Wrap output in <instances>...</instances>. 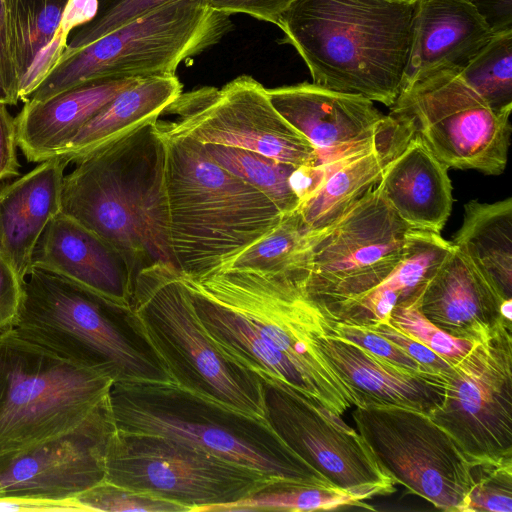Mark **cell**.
Segmentation results:
<instances>
[{
	"label": "cell",
	"instance_id": "obj_1",
	"mask_svg": "<svg viewBox=\"0 0 512 512\" xmlns=\"http://www.w3.org/2000/svg\"><path fill=\"white\" fill-rule=\"evenodd\" d=\"M183 281L207 336L228 360L336 416L358 406L317 346L330 317L307 295L299 271L224 268Z\"/></svg>",
	"mask_w": 512,
	"mask_h": 512
},
{
	"label": "cell",
	"instance_id": "obj_2",
	"mask_svg": "<svg viewBox=\"0 0 512 512\" xmlns=\"http://www.w3.org/2000/svg\"><path fill=\"white\" fill-rule=\"evenodd\" d=\"M61 213L114 248L133 283L150 266L176 267L169 242L165 143L157 123L76 162L63 178Z\"/></svg>",
	"mask_w": 512,
	"mask_h": 512
},
{
	"label": "cell",
	"instance_id": "obj_3",
	"mask_svg": "<svg viewBox=\"0 0 512 512\" xmlns=\"http://www.w3.org/2000/svg\"><path fill=\"white\" fill-rule=\"evenodd\" d=\"M416 0H291L278 27L313 84L387 107L401 92Z\"/></svg>",
	"mask_w": 512,
	"mask_h": 512
},
{
	"label": "cell",
	"instance_id": "obj_4",
	"mask_svg": "<svg viewBox=\"0 0 512 512\" xmlns=\"http://www.w3.org/2000/svg\"><path fill=\"white\" fill-rule=\"evenodd\" d=\"M156 123L165 143L171 253L183 276L200 278L271 233L283 214L262 192L214 162L202 143Z\"/></svg>",
	"mask_w": 512,
	"mask_h": 512
},
{
	"label": "cell",
	"instance_id": "obj_5",
	"mask_svg": "<svg viewBox=\"0 0 512 512\" xmlns=\"http://www.w3.org/2000/svg\"><path fill=\"white\" fill-rule=\"evenodd\" d=\"M124 321L171 382L203 400L269 424L263 380L212 344L176 267L156 264L136 275Z\"/></svg>",
	"mask_w": 512,
	"mask_h": 512
},
{
	"label": "cell",
	"instance_id": "obj_6",
	"mask_svg": "<svg viewBox=\"0 0 512 512\" xmlns=\"http://www.w3.org/2000/svg\"><path fill=\"white\" fill-rule=\"evenodd\" d=\"M109 405L119 431L180 440L281 481L330 483L270 424L203 400L173 382H114Z\"/></svg>",
	"mask_w": 512,
	"mask_h": 512
},
{
	"label": "cell",
	"instance_id": "obj_7",
	"mask_svg": "<svg viewBox=\"0 0 512 512\" xmlns=\"http://www.w3.org/2000/svg\"><path fill=\"white\" fill-rule=\"evenodd\" d=\"M127 310L66 277L31 267L12 328L114 382L170 381L149 351L129 337L124 321Z\"/></svg>",
	"mask_w": 512,
	"mask_h": 512
},
{
	"label": "cell",
	"instance_id": "obj_8",
	"mask_svg": "<svg viewBox=\"0 0 512 512\" xmlns=\"http://www.w3.org/2000/svg\"><path fill=\"white\" fill-rule=\"evenodd\" d=\"M230 29V15L204 0L167 2L59 59L27 101H43L89 81L174 75L183 61Z\"/></svg>",
	"mask_w": 512,
	"mask_h": 512
},
{
	"label": "cell",
	"instance_id": "obj_9",
	"mask_svg": "<svg viewBox=\"0 0 512 512\" xmlns=\"http://www.w3.org/2000/svg\"><path fill=\"white\" fill-rule=\"evenodd\" d=\"M114 380L20 336L0 333V456L34 446L83 422Z\"/></svg>",
	"mask_w": 512,
	"mask_h": 512
},
{
	"label": "cell",
	"instance_id": "obj_10",
	"mask_svg": "<svg viewBox=\"0 0 512 512\" xmlns=\"http://www.w3.org/2000/svg\"><path fill=\"white\" fill-rule=\"evenodd\" d=\"M412 230L377 185L331 224L305 232L301 281L307 295L337 320L395 269Z\"/></svg>",
	"mask_w": 512,
	"mask_h": 512
},
{
	"label": "cell",
	"instance_id": "obj_11",
	"mask_svg": "<svg viewBox=\"0 0 512 512\" xmlns=\"http://www.w3.org/2000/svg\"><path fill=\"white\" fill-rule=\"evenodd\" d=\"M105 471L104 481L176 502L189 512H208L286 482L180 440L117 429Z\"/></svg>",
	"mask_w": 512,
	"mask_h": 512
},
{
	"label": "cell",
	"instance_id": "obj_12",
	"mask_svg": "<svg viewBox=\"0 0 512 512\" xmlns=\"http://www.w3.org/2000/svg\"><path fill=\"white\" fill-rule=\"evenodd\" d=\"M389 116L419 136L448 168L504 172L511 112L492 109L455 69L432 72L405 89Z\"/></svg>",
	"mask_w": 512,
	"mask_h": 512
},
{
	"label": "cell",
	"instance_id": "obj_13",
	"mask_svg": "<svg viewBox=\"0 0 512 512\" xmlns=\"http://www.w3.org/2000/svg\"><path fill=\"white\" fill-rule=\"evenodd\" d=\"M357 431L383 470L443 511L466 512L471 459L427 413L398 406L356 407Z\"/></svg>",
	"mask_w": 512,
	"mask_h": 512
},
{
	"label": "cell",
	"instance_id": "obj_14",
	"mask_svg": "<svg viewBox=\"0 0 512 512\" xmlns=\"http://www.w3.org/2000/svg\"><path fill=\"white\" fill-rule=\"evenodd\" d=\"M164 114L176 116L159 120L165 130L202 144L245 149L295 167L319 163L315 147L274 108L267 89L247 75L220 89L182 92Z\"/></svg>",
	"mask_w": 512,
	"mask_h": 512
},
{
	"label": "cell",
	"instance_id": "obj_15",
	"mask_svg": "<svg viewBox=\"0 0 512 512\" xmlns=\"http://www.w3.org/2000/svg\"><path fill=\"white\" fill-rule=\"evenodd\" d=\"M428 415L472 459L512 457V322H501L444 375Z\"/></svg>",
	"mask_w": 512,
	"mask_h": 512
},
{
	"label": "cell",
	"instance_id": "obj_16",
	"mask_svg": "<svg viewBox=\"0 0 512 512\" xmlns=\"http://www.w3.org/2000/svg\"><path fill=\"white\" fill-rule=\"evenodd\" d=\"M263 384L270 426L322 477L365 501L396 491L359 432L292 388Z\"/></svg>",
	"mask_w": 512,
	"mask_h": 512
},
{
	"label": "cell",
	"instance_id": "obj_17",
	"mask_svg": "<svg viewBox=\"0 0 512 512\" xmlns=\"http://www.w3.org/2000/svg\"><path fill=\"white\" fill-rule=\"evenodd\" d=\"M116 427L109 395L73 429L0 456V498L71 501L105 480Z\"/></svg>",
	"mask_w": 512,
	"mask_h": 512
},
{
	"label": "cell",
	"instance_id": "obj_18",
	"mask_svg": "<svg viewBox=\"0 0 512 512\" xmlns=\"http://www.w3.org/2000/svg\"><path fill=\"white\" fill-rule=\"evenodd\" d=\"M267 94L279 114L315 147L319 163L339 161L413 134L359 95L307 82L270 88Z\"/></svg>",
	"mask_w": 512,
	"mask_h": 512
},
{
	"label": "cell",
	"instance_id": "obj_19",
	"mask_svg": "<svg viewBox=\"0 0 512 512\" xmlns=\"http://www.w3.org/2000/svg\"><path fill=\"white\" fill-rule=\"evenodd\" d=\"M317 346L358 400L357 407L398 406L429 414L443 401L442 374L398 367L328 331L317 339Z\"/></svg>",
	"mask_w": 512,
	"mask_h": 512
},
{
	"label": "cell",
	"instance_id": "obj_20",
	"mask_svg": "<svg viewBox=\"0 0 512 512\" xmlns=\"http://www.w3.org/2000/svg\"><path fill=\"white\" fill-rule=\"evenodd\" d=\"M494 35L472 0H416L401 91L432 72L463 68Z\"/></svg>",
	"mask_w": 512,
	"mask_h": 512
},
{
	"label": "cell",
	"instance_id": "obj_21",
	"mask_svg": "<svg viewBox=\"0 0 512 512\" xmlns=\"http://www.w3.org/2000/svg\"><path fill=\"white\" fill-rule=\"evenodd\" d=\"M504 301L454 245L414 300L435 326L474 342L508 321L501 314Z\"/></svg>",
	"mask_w": 512,
	"mask_h": 512
},
{
	"label": "cell",
	"instance_id": "obj_22",
	"mask_svg": "<svg viewBox=\"0 0 512 512\" xmlns=\"http://www.w3.org/2000/svg\"><path fill=\"white\" fill-rule=\"evenodd\" d=\"M31 267L66 277L124 309L130 307L133 279L122 256L61 212L49 222L38 240Z\"/></svg>",
	"mask_w": 512,
	"mask_h": 512
},
{
	"label": "cell",
	"instance_id": "obj_23",
	"mask_svg": "<svg viewBox=\"0 0 512 512\" xmlns=\"http://www.w3.org/2000/svg\"><path fill=\"white\" fill-rule=\"evenodd\" d=\"M68 164L54 157L16 180L0 184V252L23 281L38 240L61 212L62 184Z\"/></svg>",
	"mask_w": 512,
	"mask_h": 512
},
{
	"label": "cell",
	"instance_id": "obj_24",
	"mask_svg": "<svg viewBox=\"0 0 512 512\" xmlns=\"http://www.w3.org/2000/svg\"><path fill=\"white\" fill-rule=\"evenodd\" d=\"M138 79L84 82L43 101H26L15 118L18 148L28 162L57 157L78 131Z\"/></svg>",
	"mask_w": 512,
	"mask_h": 512
},
{
	"label": "cell",
	"instance_id": "obj_25",
	"mask_svg": "<svg viewBox=\"0 0 512 512\" xmlns=\"http://www.w3.org/2000/svg\"><path fill=\"white\" fill-rule=\"evenodd\" d=\"M448 169L413 134L386 164L378 186L409 227L440 234L453 205Z\"/></svg>",
	"mask_w": 512,
	"mask_h": 512
},
{
	"label": "cell",
	"instance_id": "obj_26",
	"mask_svg": "<svg viewBox=\"0 0 512 512\" xmlns=\"http://www.w3.org/2000/svg\"><path fill=\"white\" fill-rule=\"evenodd\" d=\"M67 2L7 0L9 50L23 102L61 58L77 27L63 13Z\"/></svg>",
	"mask_w": 512,
	"mask_h": 512
},
{
	"label": "cell",
	"instance_id": "obj_27",
	"mask_svg": "<svg viewBox=\"0 0 512 512\" xmlns=\"http://www.w3.org/2000/svg\"><path fill=\"white\" fill-rule=\"evenodd\" d=\"M181 93L176 74L138 79L94 115L57 157L75 164L137 128L156 122Z\"/></svg>",
	"mask_w": 512,
	"mask_h": 512
},
{
	"label": "cell",
	"instance_id": "obj_28",
	"mask_svg": "<svg viewBox=\"0 0 512 512\" xmlns=\"http://www.w3.org/2000/svg\"><path fill=\"white\" fill-rule=\"evenodd\" d=\"M505 299H512V198L464 205L451 242Z\"/></svg>",
	"mask_w": 512,
	"mask_h": 512
},
{
	"label": "cell",
	"instance_id": "obj_29",
	"mask_svg": "<svg viewBox=\"0 0 512 512\" xmlns=\"http://www.w3.org/2000/svg\"><path fill=\"white\" fill-rule=\"evenodd\" d=\"M411 136L342 160L320 189L297 209L304 232L331 224L376 187L386 164Z\"/></svg>",
	"mask_w": 512,
	"mask_h": 512
},
{
	"label": "cell",
	"instance_id": "obj_30",
	"mask_svg": "<svg viewBox=\"0 0 512 512\" xmlns=\"http://www.w3.org/2000/svg\"><path fill=\"white\" fill-rule=\"evenodd\" d=\"M375 510L357 495L329 483L279 482L208 512Z\"/></svg>",
	"mask_w": 512,
	"mask_h": 512
},
{
	"label": "cell",
	"instance_id": "obj_31",
	"mask_svg": "<svg viewBox=\"0 0 512 512\" xmlns=\"http://www.w3.org/2000/svg\"><path fill=\"white\" fill-rule=\"evenodd\" d=\"M203 145L214 162L262 192L283 215L297 211L300 202L290 185L295 166L245 149Z\"/></svg>",
	"mask_w": 512,
	"mask_h": 512
},
{
	"label": "cell",
	"instance_id": "obj_32",
	"mask_svg": "<svg viewBox=\"0 0 512 512\" xmlns=\"http://www.w3.org/2000/svg\"><path fill=\"white\" fill-rule=\"evenodd\" d=\"M459 76L492 109L512 111V29L497 32Z\"/></svg>",
	"mask_w": 512,
	"mask_h": 512
},
{
	"label": "cell",
	"instance_id": "obj_33",
	"mask_svg": "<svg viewBox=\"0 0 512 512\" xmlns=\"http://www.w3.org/2000/svg\"><path fill=\"white\" fill-rule=\"evenodd\" d=\"M304 234L297 211L285 214L271 233L240 253L221 269L266 273L294 271L302 264Z\"/></svg>",
	"mask_w": 512,
	"mask_h": 512
},
{
	"label": "cell",
	"instance_id": "obj_34",
	"mask_svg": "<svg viewBox=\"0 0 512 512\" xmlns=\"http://www.w3.org/2000/svg\"><path fill=\"white\" fill-rule=\"evenodd\" d=\"M466 512L512 511V457L472 459Z\"/></svg>",
	"mask_w": 512,
	"mask_h": 512
},
{
	"label": "cell",
	"instance_id": "obj_35",
	"mask_svg": "<svg viewBox=\"0 0 512 512\" xmlns=\"http://www.w3.org/2000/svg\"><path fill=\"white\" fill-rule=\"evenodd\" d=\"M387 320L398 330L424 344L453 365L476 343L451 336L435 326L418 310L414 301L396 305Z\"/></svg>",
	"mask_w": 512,
	"mask_h": 512
},
{
	"label": "cell",
	"instance_id": "obj_36",
	"mask_svg": "<svg viewBox=\"0 0 512 512\" xmlns=\"http://www.w3.org/2000/svg\"><path fill=\"white\" fill-rule=\"evenodd\" d=\"M173 0H98L95 17L74 29L61 57L92 43L149 11Z\"/></svg>",
	"mask_w": 512,
	"mask_h": 512
},
{
	"label": "cell",
	"instance_id": "obj_37",
	"mask_svg": "<svg viewBox=\"0 0 512 512\" xmlns=\"http://www.w3.org/2000/svg\"><path fill=\"white\" fill-rule=\"evenodd\" d=\"M75 501L84 511L189 512L187 507L176 502L107 481L84 491Z\"/></svg>",
	"mask_w": 512,
	"mask_h": 512
},
{
	"label": "cell",
	"instance_id": "obj_38",
	"mask_svg": "<svg viewBox=\"0 0 512 512\" xmlns=\"http://www.w3.org/2000/svg\"><path fill=\"white\" fill-rule=\"evenodd\" d=\"M327 331L354 342L375 356L398 367L414 372H431L396 344L366 326L346 324L329 318Z\"/></svg>",
	"mask_w": 512,
	"mask_h": 512
},
{
	"label": "cell",
	"instance_id": "obj_39",
	"mask_svg": "<svg viewBox=\"0 0 512 512\" xmlns=\"http://www.w3.org/2000/svg\"><path fill=\"white\" fill-rule=\"evenodd\" d=\"M363 326L372 329L396 344L410 357L433 373L445 375L449 373L453 367V364L433 352L424 344L398 330L388 320Z\"/></svg>",
	"mask_w": 512,
	"mask_h": 512
},
{
	"label": "cell",
	"instance_id": "obj_40",
	"mask_svg": "<svg viewBox=\"0 0 512 512\" xmlns=\"http://www.w3.org/2000/svg\"><path fill=\"white\" fill-rule=\"evenodd\" d=\"M23 282L0 252V333L13 327L22 302Z\"/></svg>",
	"mask_w": 512,
	"mask_h": 512
},
{
	"label": "cell",
	"instance_id": "obj_41",
	"mask_svg": "<svg viewBox=\"0 0 512 512\" xmlns=\"http://www.w3.org/2000/svg\"><path fill=\"white\" fill-rule=\"evenodd\" d=\"M291 0H204L212 10L231 15L244 13L278 25Z\"/></svg>",
	"mask_w": 512,
	"mask_h": 512
},
{
	"label": "cell",
	"instance_id": "obj_42",
	"mask_svg": "<svg viewBox=\"0 0 512 512\" xmlns=\"http://www.w3.org/2000/svg\"><path fill=\"white\" fill-rule=\"evenodd\" d=\"M17 148L15 118L7 104L0 103V182L19 175Z\"/></svg>",
	"mask_w": 512,
	"mask_h": 512
},
{
	"label": "cell",
	"instance_id": "obj_43",
	"mask_svg": "<svg viewBox=\"0 0 512 512\" xmlns=\"http://www.w3.org/2000/svg\"><path fill=\"white\" fill-rule=\"evenodd\" d=\"M342 160L330 163L302 165L294 169L290 176V185L293 192L297 196L300 205L307 201L320 189L330 173L339 165Z\"/></svg>",
	"mask_w": 512,
	"mask_h": 512
},
{
	"label": "cell",
	"instance_id": "obj_44",
	"mask_svg": "<svg viewBox=\"0 0 512 512\" xmlns=\"http://www.w3.org/2000/svg\"><path fill=\"white\" fill-rule=\"evenodd\" d=\"M0 77L18 102V82L9 50L7 0H0Z\"/></svg>",
	"mask_w": 512,
	"mask_h": 512
},
{
	"label": "cell",
	"instance_id": "obj_45",
	"mask_svg": "<svg viewBox=\"0 0 512 512\" xmlns=\"http://www.w3.org/2000/svg\"><path fill=\"white\" fill-rule=\"evenodd\" d=\"M25 511H84L75 501H44L22 498H0V512H25Z\"/></svg>",
	"mask_w": 512,
	"mask_h": 512
},
{
	"label": "cell",
	"instance_id": "obj_46",
	"mask_svg": "<svg viewBox=\"0 0 512 512\" xmlns=\"http://www.w3.org/2000/svg\"><path fill=\"white\" fill-rule=\"evenodd\" d=\"M472 2L495 33L512 29V0H472Z\"/></svg>",
	"mask_w": 512,
	"mask_h": 512
},
{
	"label": "cell",
	"instance_id": "obj_47",
	"mask_svg": "<svg viewBox=\"0 0 512 512\" xmlns=\"http://www.w3.org/2000/svg\"><path fill=\"white\" fill-rule=\"evenodd\" d=\"M0 103H5L7 105H16L18 102L12 97L3 83L0 77Z\"/></svg>",
	"mask_w": 512,
	"mask_h": 512
}]
</instances>
